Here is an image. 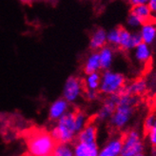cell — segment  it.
I'll use <instances>...</instances> for the list:
<instances>
[{
	"label": "cell",
	"instance_id": "1",
	"mask_svg": "<svg viewBox=\"0 0 156 156\" xmlns=\"http://www.w3.org/2000/svg\"><path fill=\"white\" fill-rule=\"evenodd\" d=\"M56 141L50 131L37 129L27 135L26 147L30 156H51Z\"/></svg>",
	"mask_w": 156,
	"mask_h": 156
},
{
	"label": "cell",
	"instance_id": "31",
	"mask_svg": "<svg viewBox=\"0 0 156 156\" xmlns=\"http://www.w3.org/2000/svg\"><path fill=\"white\" fill-rule=\"evenodd\" d=\"M155 115H156V112H155Z\"/></svg>",
	"mask_w": 156,
	"mask_h": 156
},
{
	"label": "cell",
	"instance_id": "8",
	"mask_svg": "<svg viewBox=\"0 0 156 156\" xmlns=\"http://www.w3.org/2000/svg\"><path fill=\"white\" fill-rule=\"evenodd\" d=\"M118 101H119V94L108 95V97L104 101L103 105L101 106V108L96 113L95 120L97 122H105L107 120H110L112 113L115 111L117 104H118Z\"/></svg>",
	"mask_w": 156,
	"mask_h": 156
},
{
	"label": "cell",
	"instance_id": "12",
	"mask_svg": "<svg viewBox=\"0 0 156 156\" xmlns=\"http://www.w3.org/2000/svg\"><path fill=\"white\" fill-rule=\"evenodd\" d=\"M107 44V30L103 28L96 29L90 35L89 42L90 49L93 51H98Z\"/></svg>",
	"mask_w": 156,
	"mask_h": 156
},
{
	"label": "cell",
	"instance_id": "3",
	"mask_svg": "<svg viewBox=\"0 0 156 156\" xmlns=\"http://www.w3.org/2000/svg\"><path fill=\"white\" fill-rule=\"evenodd\" d=\"M73 111H69L55 122L54 127L51 129V134L56 143L72 144L76 140L78 131L75 128Z\"/></svg>",
	"mask_w": 156,
	"mask_h": 156
},
{
	"label": "cell",
	"instance_id": "23",
	"mask_svg": "<svg viewBox=\"0 0 156 156\" xmlns=\"http://www.w3.org/2000/svg\"><path fill=\"white\" fill-rule=\"evenodd\" d=\"M143 23L140 21L134 14H132L131 12L129 13L128 17H127V26L131 29V30H136V29H139L141 27V25Z\"/></svg>",
	"mask_w": 156,
	"mask_h": 156
},
{
	"label": "cell",
	"instance_id": "29",
	"mask_svg": "<svg viewBox=\"0 0 156 156\" xmlns=\"http://www.w3.org/2000/svg\"><path fill=\"white\" fill-rule=\"evenodd\" d=\"M19 1L23 4H30V2H32V0H19Z\"/></svg>",
	"mask_w": 156,
	"mask_h": 156
},
{
	"label": "cell",
	"instance_id": "26",
	"mask_svg": "<svg viewBox=\"0 0 156 156\" xmlns=\"http://www.w3.org/2000/svg\"><path fill=\"white\" fill-rule=\"evenodd\" d=\"M85 95L86 97H87L88 100L90 101H93V100H95L98 96V91L96 90H85Z\"/></svg>",
	"mask_w": 156,
	"mask_h": 156
},
{
	"label": "cell",
	"instance_id": "14",
	"mask_svg": "<svg viewBox=\"0 0 156 156\" xmlns=\"http://www.w3.org/2000/svg\"><path fill=\"white\" fill-rule=\"evenodd\" d=\"M134 58L140 64H147L152 56V51L151 49V45L141 42L133 49Z\"/></svg>",
	"mask_w": 156,
	"mask_h": 156
},
{
	"label": "cell",
	"instance_id": "22",
	"mask_svg": "<svg viewBox=\"0 0 156 156\" xmlns=\"http://www.w3.org/2000/svg\"><path fill=\"white\" fill-rule=\"evenodd\" d=\"M74 123H75V128L77 131L79 132L86 125L89 123L88 116L86 115L84 112L81 111H76L74 113Z\"/></svg>",
	"mask_w": 156,
	"mask_h": 156
},
{
	"label": "cell",
	"instance_id": "6",
	"mask_svg": "<svg viewBox=\"0 0 156 156\" xmlns=\"http://www.w3.org/2000/svg\"><path fill=\"white\" fill-rule=\"evenodd\" d=\"M84 84L79 78L69 76L64 84L62 97L66 99L69 104H73L82 96Z\"/></svg>",
	"mask_w": 156,
	"mask_h": 156
},
{
	"label": "cell",
	"instance_id": "25",
	"mask_svg": "<svg viewBox=\"0 0 156 156\" xmlns=\"http://www.w3.org/2000/svg\"><path fill=\"white\" fill-rule=\"evenodd\" d=\"M155 123H156V115H155V113H151V114L147 115L146 117L145 121H144V129H145V131H147V129H150Z\"/></svg>",
	"mask_w": 156,
	"mask_h": 156
},
{
	"label": "cell",
	"instance_id": "5",
	"mask_svg": "<svg viewBox=\"0 0 156 156\" xmlns=\"http://www.w3.org/2000/svg\"><path fill=\"white\" fill-rule=\"evenodd\" d=\"M122 138L121 156H134L142 153L144 142L140 132L136 129H129L125 132Z\"/></svg>",
	"mask_w": 156,
	"mask_h": 156
},
{
	"label": "cell",
	"instance_id": "16",
	"mask_svg": "<svg viewBox=\"0 0 156 156\" xmlns=\"http://www.w3.org/2000/svg\"><path fill=\"white\" fill-rule=\"evenodd\" d=\"M147 90V83L144 78H138V79L132 81L129 85H126L124 90L129 94L133 96H140L144 94Z\"/></svg>",
	"mask_w": 156,
	"mask_h": 156
},
{
	"label": "cell",
	"instance_id": "18",
	"mask_svg": "<svg viewBox=\"0 0 156 156\" xmlns=\"http://www.w3.org/2000/svg\"><path fill=\"white\" fill-rule=\"evenodd\" d=\"M101 69L100 65V59L98 51H92L88 58L86 59V62L84 64V72L86 74H89L91 73H96Z\"/></svg>",
	"mask_w": 156,
	"mask_h": 156
},
{
	"label": "cell",
	"instance_id": "27",
	"mask_svg": "<svg viewBox=\"0 0 156 156\" xmlns=\"http://www.w3.org/2000/svg\"><path fill=\"white\" fill-rule=\"evenodd\" d=\"M149 1L150 0H128L130 7H134L138 5H146L149 3Z\"/></svg>",
	"mask_w": 156,
	"mask_h": 156
},
{
	"label": "cell",
	"instance_id": "19",
	"mask_svg": "<svg viewBox=\"0 0 156 156\" xmlns=\"http://www.w3.org/2000/svg\"><path fill=\"white\" fill-rule=\"evenodd\" d=\"M100 82H101V74L99 73V72H96V73L86 74V78L83 84L85 90L98 91L100 87Z\"/></svg>",
	"mask_w": 156,
	"mask_h": 156
},
{
	"label": "cell",
	"instance_id": "9",
	"mask_svg": "<svg viewBox=\"0 0 156 156\" xmlns=\"http://www.w3.org/2000/svg\"><path fill=\"white\" fill-rule=\"evenodd\" d=\"M69 111V103L63 97H60L51 104L49 108L48 116L52 122H56L64 114Z\"/></svg>",
	"mask_w": 156,
	"mask_h": 156
},
{
	"label": "cell",
	"instance_id": "11",
	"mask_svg": "<svg viewBox=\"0 0 156 156\" xmlns=\"http://www.w3.org/2000/svg\"><path fill=\"white\" fill-rule=\"evenodd\" d=\"M138 33L141 36L142 42L151 45L156 40V24L153 20L143 23L139 28Z\"/></svg>",
	"mask_w": 156,
	"mask_h": 156
},
{
	"label": "cell",
	"instance_id": "4",
	"mask_svg": "<svg viewBox=\"0 0 156 156\" xmlns=\"http://www.w3.org/2000/svg\"><path fill=\"white\" fill-rule=\"evenodd\" d=\"M126 87V77L121 73L106 69L101 74L99 91L105 95L119 94Z\"/></svg>",
	"mask_w": 156,
	"mask_h": 156
},
{
	"label": "cell",
	"instance_id": "30",
	"mask_svg": "<svg viewBox=\"0 0 156 156\" xmlns=\"http://www.w3.org/2000/svg\"><path fill=\"white\" fill-rule=\"evenodd\" d=\"M134 156H145V154L142 152V153H139V154H137V155H134Z\"/></svg>",
	"mask_w": 156,
	"mask_h": 156
},
{
	"label": "cell",
	"instance_id": "10",
	"mask_svg": "<svg viewBox=\"0 0 156 156\" xmlns=\"http://www.w3.org/2000/svg\"><path fill=\"white\" fill-rule=\"evenodd\" d=\"M99 146L97 142H81L76 141L73 145L74 156H98Z\"/></svg>",
	"mask_w": 156,
	"mask_h": 156
},
{
	"label": "cell",
	"instance_id": "28",
	"mask_svg": "<svg viewBox=\"0 0 156 156\" xmlns=\"http://www.w3.org/2000/svg\"><path fill=\"white\" fill-rule=\"evenodd\" d=\"M147 6H149L153 15L156 14V0H150L149 3H147Z\"/></svg>",
	"mask_w": 156,
	"mask_h": 156
},
{
	"label": "cell",
	"instance_id": "20",
	"mask_svg": "<svg viewBox=\"0 0 156 156\" xmlns=\"http://www.w3.org/2000/svg\"><path fill=\"white\" fill-rule=\"evenodd\" d=\"M51 156H74L73 146L69 143H56Z\"/></svg>",
	"mask_w": 156,
	"mask_h": 156
},
{
	"label": "cell",
	"instance_id": "2",
	"mask_svg": "<svg viewBox=\"0 0 156 156\" xmlns=\"http://www.w3.org/2000/svg\"><path fill=\"white\" fill-rule=\"evenodd\" d=\"M137 97L129 94L124 90L119 93V101L115 111L110 118L112 127L116 129H122L128 126L134 111Z\"/></svg>",
	"mask_w": 156,
	"mask_h": 156
},
{
	"label": "cell",
	"instance_id": "32",
	"mask_svg": "<svg viewBox=\"0 0 156 156\" xmlns=\"http://www.w3.org/2000/svg\"><path fill=\"white\" fill-rule=\"evenodd\" d=\"M120 156H121V155H120Z\"/></svg>",
	"mask_w": 156,
	"mask_h": 156
},
{
	"label": "cell",
	"instance_id": "24",
	"mask_svg": "<svg viewBox=\"0 0 156 156\" xmlns=\"http://www.w3.org/2000/svg\"><path fill=\"white\" fill-rule=\"evenodd\" d=\"M147 141L152 147H156V123L153 126L146 131Z\"/></svg>",
	"mask_w": 156,
	"mask_h": 156
},
{
	"label": "cell",
	"instance_id": "21",
	"mask_svg": "<svg viewBox=\"0 0 156 156\" xmlns=\"http://www.w3.org/2000/svg\"><path fill=\"white\" fill-rule=\"evenodd\" d=\"M120 41V27L111 29L107 32V42L112 47H117L118 48Z\"/></svg>",
	"mask_w": 156,
	"mask_h": 156
},
{
	"label": "cell",
	"instance_id": "17",
	"mask_svg": "<svg viewBox=\"0 0 156 156\" xmlns=\"http://www.w3.org/2000/svg\"><path fill=\"white\" fill-rule=\"evenodd\" d=\"M129 12L134 14L142 23H146V22L153 20V13L151 12L147 4L131 7V10Z\"/></svg>",
	"mask_w": 156,
	"mask_h": 156
},
{
	"label": "cell",
	"instance_id": "15",
	"mask_svg": "<svg viewBox=\"0 0 156 156\" xmlns=\"http://www.w3.org/2000/svg\"><path fill=\"white\" fill-rule=\"evenodd\" d=\"M99 54V59H100V65L101 69L106 71V69H111L113 59H114V51H113V47L112 46H104L102 49L98 51Z\"/></svg>",
	"mask_w": 156,
	"mask_h": 156
},
{
	"label": "cell",
	"instance_id": "13",
	"mask_svg": "<svg viewBox=\"0 0 156 156\" xmlns=\"http://www.w3.org/2000/svg\"><path fill=\"white\" fill-rule=\"evenodd\" d=\"M98 130L94 123H88L86 126L78 132L76 136V141L81 142H97Z\"/></svg>",
	"mask_w": 156,
	"mask_h": 156
},
{
	"label": "cell",
	"instance_id": "7",
	"mask_svg": "<svg viewBox=\"0 0 156 156\" xmlns=\"http://www.w3.org/2000/svg\"><path fill=\"white\" fill-rule=\"evenodd\" d=\"M142 42L138 30L131 33L129 29L120 28V41L118 48L124 51L133 50L137 45Z\"/></svg>",
	"mask_w": 156,
	"mask_h": 156
}]
</instances>
